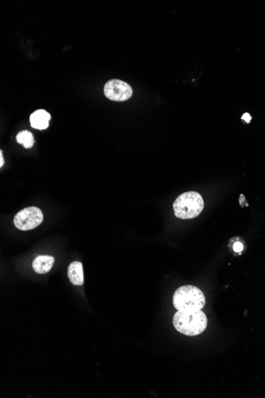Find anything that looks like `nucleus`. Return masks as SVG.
<instances>
[{"label":"nucleus","mask_w":265,"mask_h":398,"mask_svg":"<svg viewBox=\"0 0 265 398\" xmlns=\"http://www.w3.org/2000/svg\"><path fill=\"white\" fill-rule=\"evenodd\" d=\"M173 326L183 335L196 336L206 330L207 318L202 310L178 311L173 317Z\"/></svg>","instance_id":"f257e3e1"},{"label":"nucleus","mask_w":265,"mask_h":398,"mask_svg":"<svg viewBox=\"0 0 265 398\" xmlns=\"http://www.w3.org/2000/svg\"><path fill=\"white\" fill-rule=\"evenodd\" d=\"M233 249H234V250L235 252H241L242 251L243 249H244V246H243L242 243H240V242H237V243H234Z\"/></svg>","instance_id":"9d476101"},{"label":"nucleus","mask_w":265,"mask_h":398,"mask_svg":"<svg viewBox=\"0 0 265 398\" xmlns=\"http://www.w3.org/2000/svg\"><path fill=\"white\" fill-rule=\"evenodd\" d=\"M173 305L178 311L202 310L206 304L204 294L197 287L183 285L175 292Z\"/></svg>","instance_id":"f03ea898"},{"label":"nucleus","mask_w":265,"mask_h":398,"mask_svg":"<svg viewBox=\"0 0 265 398\" xmlns=\"http://www.w3.org/2000/svg\"><path fill=\"white\" fill-rule=\"evenodd\" d=\"M241 119H242V120L245 121L247 123H249V122H250V121H251L252 117L250 114L244 113V115H243L242 117H241Z\"/></svg>","instance_id":"9b49d317"},{"label":"nucleus","mask_w":265,"mask_h":398,"mask_svg":"<svg viewBox=\"0 0 265 398\" xmlns=\"http://www.w3.org/2000/svg\"><path fill=\"white\" fill-rule=\"evenodd\" d=\"M50 115L45 110H37L30 117V124L34 129L45 130L49 126Z\"/></svg>","instance_id":"0eeeda50"},{"label":"nucleus","mask_w":265,"mask_h":398,"mask_svg":"<svg viewBox=\"0 0 265 398\" xmlns=\"http://www.w3.org/2000/svg\"><path fill=\"white\" fill-rule=\"evenodd\" d=\"M0 167H3L4 164V156H3L2 150L0 151Z\"/></svg>","instance_id":"f8f14e48"},{"label":"nucleus","mask_w":265,"mask_h":398,"mask_svg":"<svg viewBox=\"0 0 265 398\" xmlns=\"http://www.w3.org/2000/svg\"><path fill=\"white\" fill-rule=\"evenodd\" d=\"M68 278L74 285H82L84 284V271L81 262H73L70 264L68 269Z\"/></svg>","instance_id":"6e6552de"},{"label":"nucleus","mask_w":265,"mask_h":398,"mask_svg":"<svg viewBox=\"0 0 265 398\" xmlns=\"http://www.w3.org/2000/svg\"><path fill=\"white\" fill-rule=\"evenodd\" d=\"M54 263V258L49 255H40L35 258L32 266L37 274H44L49 272Z\"/></svg>","instance_id":"423d86ee"},{"label":"nucleus","mask_w":265,"mask_h":398,"mask_svg":"<svg viewBox=\"0 0 265 398\" xmlns=\"http://www.w3.org/2000/svg\"><path fill=\"white\" fill-rule=\"evenodd\" d=\"M16 140L18 143L21 144L26 149L31 148L34 144L33 134L28 131H20L16 136Z\"/></svg>","instance_id":"1a4fd4ad"},{"label":"nucleus","mask_w":265,"mask_h":398,"mask_svg":"<svg viewBox=\"0 0 265 398\" xmlns=\"http://www.w3.org/2000/svg\"><path fill=\"white\" fill-rule=\"evenodd\" d=\"M104 94L113 101L123 102L129 100L132 95L130 85L121 80H110L104 86Z\"/></svg>","instance_id":"39448f33"},{"label":"nucleus","mask_w":265,"mask_h":398,"mask_svg":"<svg viewBox=\"0 0 265 398\" xmlns=\"http://www.w3.org/2000/svg\"><path fill=\"white\" fill-rule=\"evenodd\" d=\"M204 208V201L200 194L187 192L176 198L173 204L175 215L182 220H189L199 216Z\"/></svg>","instance_id":"7ed1b4c3"},{"label":"nucleus","mask_w":265,"mask_h":398,"mask_svg":"<svg viewBox=\"0 0 265 398\" xmlns=\"http://www.w3.org/2000/svg\"><path fill=\"white\" fill-rule=\"evenodd\" d=\"M43 213L37 207H29L21 210L14 218V224L21 231H30L39 227L43 221Z\"/></svg>","instance_id":"20e7f679"}]
</instances>
